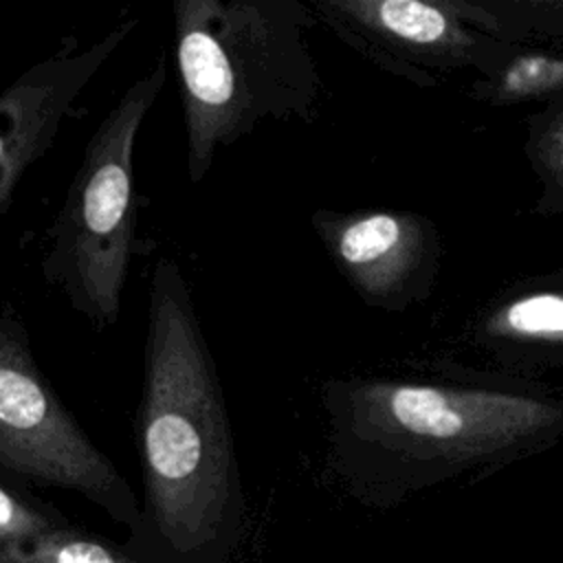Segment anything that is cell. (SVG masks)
Listing matches in <instances>:
<instances>
[{
    "label": "cell",
    "mask_w": 563,
    "mask_h": 563,
    "mask_svg": "<svg viewBox=\"0 0 563 563\" xmlns=\"http://www.w3.org/2000/svg\"><path fill=\"white\" fill-rule=\"evenodd\" d=\"M147 299L136 413L145 510L163 539L189 554L238 512L240 468L218 367L172 257L154 264Z\"/></svg>",
    "instance_id": "1"
},
{
    "label": "cell",
    "mask_w": 563,
    "mask_h": 563,
    "mask_svg": "<svg viewBox=\"0 0 563 563\" xmlns=\"http://www.w3.org/2000/svg\"><path fill=\"white\" fill-rule=\"evenodd\" d=\"M172 9L187 176L200 183L218 150L264 119H308L312 13L299 0H176Z\"/></svg>",
    "instance_id": "2"
},
{
    "label": "cell",
    "mask_w": 563,
    "mask_h": 563,
    "mask_svg": "<svg viewBox=\"0 0 563 563\" xmlns=\"http://www.w3.org/2000/svg\"><path fill=\"white\" fill-rule=\"evenodd\" d=\"M165 77L161 53L108 110L46 231L42 275L92 328L117 323L130 264L152 249L136 235L134 145Z\"/></svg>",
    "instance_id": "3"
},
{
    "label": "cell",
    "mask_w": 563,
    "mask_h": 563,
    "mask_svg": "<svg viewBox=\"0 0 563 563\" xmlns=\"http://www.w3.org/2000/svg\"><path fill=\"white\" fill-rule=\"evenodd\" d=\"M328 409L352 464L372 451L400 460L413 440L440 462H466L510 446L548 416L526 400L413 385L328 387Z\"/></svg>",
    "instance_id": "4"
},
{
    "label": "cell",
    "mask_w": 563,
    "mask_h": 563,
    "mask_svg": "<svg viewBox=\"0 0 563 563\" xmlns=\"http://www.w3.org/2000/svg\"><path fill=\"white\" fill-rule=\"evenodd\" d=\"M0 475L84 495L119 521L136 501L44 378L24 323L0 308Z\"/></svg>",
    "instance_id": "5"
},
{
    "label": "cell",
    "mask_w": 563,
    "mask_h": 563,
    "mask_svg": "<svg viewBox=\"0 0 563 563\" xmlns=\"http://www.w3.org/2000/svg\"><path fill=\"white\" fill-rule=\"evenodd\" d=\"M136 24V18H128L84 48L68 37L0 95V213L9 207L20 178L53 143L86 84Z\"/></svg>",
    "instance_id": "6"
},
{
    "label": "cell",
    "mask_w": 563,
    "mask_h": 563,
    "mask_svg": "<svg viewBox=\"0 0 563 563\" xmlns=\"http://www.w3.org/2000/svg\"><path fill=\"white\" fill-rule=\"evenodd\" d=\"M314 227L347 271V275L369 292H383L398 268L405 246V224L389 213H367L336 218L314 216Z\"/></svg>",
    "instance_id": "7"
},
{
    "label": "cell",
    "mask_w": 563,
    "mask_h": 563,
    "mask_svg": "<svg viewBox=\"0 0 563 563\" xmlns=\"http://www.w3.org/2000/svg\"><path fill=\"white\" fill-rule=\"evenodd\" d=\"M0 563H136L110 543L75 532L66 526L53 528L31 541L0 548Z\"/></svg>",
    "instance_id": "8"
},
{
    "label": "cell",
    "mask_w": 563,
    "mask_h": 563,
    "mask_svg": "<svg viewBox=\"0 0 563 563\" xmlns=\"http://www.w3.org/2000/svg\"><path fill=\"white\" fill-rule=\"evenodd\" d=\"M499 325L519 336L563 339V295L521 297L501 312Z\"/></svg>",
    "instance_id": "9"
},
{
    "label": "cell",
    "mask_w": 563,
    "mask_h": 563,
    "mask_svg": "<svg viewBox=\"0 0 563 563\" xmlns=\"http://www.w3.org/2000/svg\"><path fill=\"white\" fill-rule=\"evenodd\" d=\"M59 526L57 515L31 504L0 482V548L31 541Z\"/></svg>",
    "instance_id": "10"
}]
</instances>
